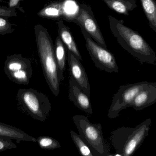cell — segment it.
I'll use <instances>...</instances> for the list:
<instances>
[{
	"label": "cell",
	"mask_w": 156,
	"mask_h": 156,
	"mask_svg": "<svg viewBox=\"0 0 156 156\" xmlns=\"http://www.w3.org/2000/svg\"><path fill=\"white\" fill-rule=\"evenodd\" d=\"M4 70L8 78L18 84L28 85L33 76L31 61L20 54L7 56Z\"/></svg>",
	"instance_id": "obj_7"
},
{
	"label": "cell",
	"mask_w": 156,
	"mask_h": 156,
	"mask_svg": "<svg viewBox=\"0 0 156 156\" xmlns=\"http://www.w3.org/2000/svg\"><path fill=\"white\" fill-rule=\"evenodd\" d=\"M150 27L156 33V2L155 0H140Z\"/></svg>",
	"instance_id": "obj_19"
},
{
	"label": "cell",
	"mask_w": 156,
	"mask_h": 156,
	"mask_svg": "<svg viewBox=\"0 0 156 156\" xmlns=\"http://www.w3.org/2000/svg\"><path fill=\"white\" fill-rule=\"evenodd\" d=\"M72 22L76 23L84 29L100 45L107 48L105 40L90 7L86 5L80 4L77 15Z\"/></svg>",
	"instance_id": "obj_9"
},
{
	"label": "cell",
	"mask_w": 156,
	"mask_h": 156,
	"mask_svg": "<svg viewBox=\"0 0 156 156\" xmlns=\"http://www.w3.org/2000/svg\"><path fill=\"white\" fill-rule=\"evenodd\" d=\"M37 140L39 147L45 150H54L61 147L60 143L57 140L50 136H39Z\"/></svg>",
	"instance_id": "obj_20"
},
{
	"label": "cell",
	"mask_w": 156,
	"mask_h": 156,
	"mask_svg": "<svg viewBox=\"0 0 156 156\" xmlns=\"http://www.w3.org/2000/svg\"><path fill=\"white\" fill-rule=\"evenodd\" d=\"M147 82H137L120 86L117 92L114 95L107 116L113 119L119 116V113L124 109L130 107L136 95L147 86Z\"/></svg>",
	"instance_id": "obj_8"
},
{
	"label": "cell",
	"mask_w": 156,
	"mask_h": 156,
	"mask_svg": "<svg viewBox=\"0 0 156 156\" xmlns=\"http://www.w3.org/2000/svg\"><path fill=\"white\" fill-rule=\"evenodd\" d=\"M37 15L54 20L64 19L71 22L73 19L72 9L68 0L52 3L41 9Z\"/></svg>",
	"instance_id": "obj_10"
},
{
	"label": "cell",
	"mask_w": 156,
	"mask_h": 156,
	"mask_svg": "<svg viewBox=\"0 0 156 156\" xmlns=\"http://www.w3.org/2000/svg\"><path fill=\"white\" fill-rule=\"evenodd\" d=\"M17 16L15 8L0 5V16L8 18V17Z\"/></svg>",
	"instance_id": "obj_23"
},
{
	"label": "cell",
	"mask_w": 156,
	"mask_h": 156,
	"mask_svg": "<svg viewBox=\"0 0 156 156\" xmlns=\"http://www.w3.org/2000/svg\"><path fill=\"white\" fill-rule=\"evenodd\" d=\"M21 0H9L8 2V7L10 8H16L20 12L25 13V11L22 7L20 6V2Z\"/></svg>",
	"instance_id": "obj_24"
},
{
	"label": "cell",
	"mask_w": 156,
	"mask_h": 156,
	"mask_svg": "<svg viewBox=\"0 0 156 156\" xmlns=\"http://www.w3.org/2000/svg\"><path fill=\"white\" fill-rule=\"evenodd\" d=\"M151 125L149 119L134 128L122 127L112 131L110 142L117 155H132L148 135Z\"/></svg>",
	"instance_id": "obj_3"
},
{
	"label": "cell",
	"mask_w": 156,
	"mask_h": 156,
	"mask_svg": "<svg viewBox=\"0 0 156 156\" xmlns=\"http://www.w3.org/2000/svg\"><path fill=\"white\" fill-rule=\"evenodd\" d=\"M0 136L10 137L16 140L18 143L21 142L36 143V138L30 136L22 130L15 127L0 122Z\"/></svg>",
	"instance_id": "obj_15"
},
{
	"label": "cell",
	"mask_w": 156,
	"mask_h": 156,
	"mask_svg": "<svg viewBox=\"0 0 156 156\" xmlns=\"http://www.w3.org/2000/svg\"><path fill=\"white\" fill-rule=\"evenodd\" d=\"M36 42L44 76L50 91L55 96L60 93L61 82L55 56V45L46 28L38 24L34 26Z\"/></svg>",
	"instance_id": "obj_2"
},
{
	"label": "cell",
	"mask_w": 156,
	"mask_h": 156,
	"mask_svg": "<svg viewBox=\"0 0 156 156\" xmlns=\"http://www.w3.org/2000/svg\"><path fill=\"white\" fill-rule=\"evenodd\" d=\"M73 121L79 134L100 156L112 155L104 137L101 124L92 123L85 115L78 114L73 116Z\"/></svg>",
	"instance_id": "obj_5"
},
{
	"label": "cell",
	"mask_w": 156,
	"mask_h": 156,
	"mask_svg": "<svg viewBox=\"0 0 156 156\" xmlns=\"http://www.w3.org/2000/svg\"><path fill=\"white\" fill-rule=\"evenodd\" d=\"M12 140L10 137L0 136V152L16 148L17 146Z\"/></svg>",
	"instance_id": "obj_22"
},
{
	"label": "cell",
	"mask_w": 156,
	"mask_h": 156,
	"mask_svg": "<svg viewBox=\"0 0 156 156\" xmlns=\"http://www.w3.org/2000/svg\"><path fill=\"white\" fill-rule=\"evenodd\" d=\"M110 28L120 45L141 63L155 65L156 54L144 38L136 31L125 25L122 20L108 16Z\"/></svg>",
	"instance_id": "obj_1"
},
{
	"label": "cell",
	"mask_w": 156,
	"mask_h": 156,
	"mask_svg": "<svg viewBox=\"0 0 156 156\" xmlns=\"http://www.w3.org/2000/svg\"><path fill=\"white\" fill-rule=\"evenodd\" d=\"M69 98L78 109L85 112L88 114H93V109L88 95L76 81L70 76L69 83Z\"/></svg>",
	"instance_id": "obj_12"
},
{
	"label": "cell",
	"mask_w": 156,
	"mask_h": 156,
	"mask_svg": "<svg viewBox=\"0 0 156 156\" xmlns=\"http://www.w3.org/2000/svg\"><path fill=\"white\" fill-rule=\"evenodd\" d=\"M80 27L85 39L86 48L95 67L109 73H118L119 67L113 54L96 43L84 29Z\"/></svg>",
	"instance_id": "obj_6"
},
{
	"label": "cell",
	"mask_w": 156,
	"mask_h": 156,
	"mask_svg": "<svg viewBox=\"0 0 156 156\" xmlns=\"http://www.w3.org/2000/svg\"><path fill=\"white\" fill-rule=\"evenodd\" d=\"M14 30L7 18L0 16V34L5 35L13 33Z\"/></svg>",
	"instance_id": "obj_21"
},
{
	"label": "cell",
	"mask_w": 156,
	"mask_h": 156,
	"mask_svg": "<svg viewBox=\"0 0 156 156\" xmlns=\"http://www.w3.org/2000/svg\"><path fill=\"white\" fill-rule=\"evenodd\" d=\"M16 99L22 110L34 119L44 122L49 116L52 106L46 94L34 89H19Z\"/></svg>",
	"instance_id": "obj_4"
},
{
	"label": "cell",
	"mask_w": 156,
	"mask_h": 156,
	"mask_svg": "<svg viewBox=\"0 0 156 156\" xmlns=\"http://www.w3.org/2000/svg\"><path fill=\"white\" fill-rule=\"evenodd\" d=\"M67 50V59L70 76L80 85L81 89L90 96V86L86 71L80 60L73 53Z\"/></svg>",
	"instance_id": "obj_11"
},
{
	"label": "cell",
	"mask_w": 156,
	"mask_h": 156,
	"mask_svg": "<svg viewBox=\"0 0 156 156\" xmlns=\"http://www.w3.org/2000/svg\"><path fill=\"white\" fill-rule=\"evenodd\" d=\"M55 52L60 82L64 80V72L66 68L67 56L66 47L59 36L56 38L55 44Z\"/></svg>",
	"instance_id": "obj_16"
},
{
	"label": "cell",
	"mask_w": 156,
	"mask_h": 156,
	"mask_svg": "<svg viewBox=\"0 0 156 156\" xmlns=\"http://www.w3.org/2000/svg\"><path fill=\"white\" fill-rule=\"evenodd\" d=\"M71 138L78 151L81 155L84 156H100L95 152L89 144L82 138L80 134L73 131L70 132Z\"/></svg>",
	"instance_id": "obj_18"
},
{
	"label": "cell",
	"mask_w": 156,
	"mask_h": 156,
	"mask_svg": "<svg viewBox=\"0 0 156 156\" xmlns=\"http://www.w3.org/2000/svg\"><path fill=\"white\" fill-rule=\"evenodd\" d=\"M156 102V82H149L148 85L136 95L130 107L136 111H141Z\"/></svg>",
	"instance_id": "obj_13"
},
{
	"label": "cell",
	"mask_w": 156,
	"mask_h": 156,
	"mask_svg": "<svg viewBox=\"0 0 156 156\" xmlns=\"http://www.w3.org/2000/svg\"><path fill=\"white\" fill-rule=\"evenodd\" d=\"M57 24L58 27V36L66 46L67 50L73 53L80 61L82 60V58L69 28L64 24L62 19L58 20Z\"/></svg>",
	"instance_id": "obj_14"
},
{
	"label": "cell",
	"mask_w": 156,
	"mask_h": 156,
	"mask_svg": "<svg viewBox=\"0 0 156 156\" xmlns=\"http://www.w3.org/2000/svg\"><path fill=\"white\" fill-rule=\"evenodd\" d=\"M107 6L113 11L124 15L137 7L136 0H103Z\"/></svg>",
	"instance_id": "obj_17"
}]
</instances>
